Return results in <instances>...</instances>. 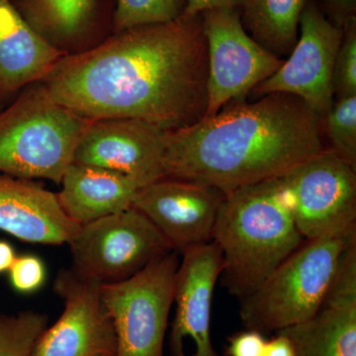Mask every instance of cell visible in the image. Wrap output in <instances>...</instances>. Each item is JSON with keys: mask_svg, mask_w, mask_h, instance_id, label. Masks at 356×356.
<instances>
[{"mask_svg": "<svg viewBox=\"0 0 356 356\" xmlns=\"http://www.w3.org/2000/svg\"><path fill=\"white\" fill-rule=\"evenodd\" d=\"M280 181L306 241L356 232L355 168L332 149L295 166Z\"/></svg>", "mask_w": 356, "mask_h": 356, "instance_id": "ba28073f", "label": "cell"}, {"mask_svg": "<svg viewBox=\"0 0 356 356\" xmlns=\"http://www.w3.org/2000/svg\"><path fill=\"white\" fill-rule=\"evenodd\" d=\"M166 134L138 119L92 120L77 144L72 163L123 173L140 188L163 177Z\"/></svg>", "mask_w": 356, "mask_h": 356, "instance_id": "7c38bea8", "label": "cell"}, {"mask_svg": "<svg viewBox=\"0 0 356 356\" xmlns=\"http://www.w3.org/2000/svg\"><path fill=\"white\" fill-rule=\"evenodd\" d=\"M212 241L222 252V285L240 301L259 289L306 242L295 224L280 177L227 194Z\"/></svg>", "mask_w": 356, "mask_h": 356, "instance_id": "3957f363", "label": "cell"}, {"mask_svg": "<svg viewBox=\"0 0 356 356\" xmlns=\"http://www.w3.org/2000/svg\"><path fill=\"white\" fill-rule=\"evenodd\" d=\"M278 332L296 356H356V301L327 302L313 318Z\"/></svg>", "mask_w": 356, "mask_h": 356, "instance_id": "d6986e66", "label": "cell"}, {"mask_svg": "<svg viewBox=\"0 0 356 356\" xmlns=\"http://www.w3.org/2000/svg\"><path fill=\"white\" fill-rule=\"evenodd\" d=\"M30 25L47 40L72 43L112 28L113 0H11Z\"/></svg>", "mask_w": 356, "mask_h": 356, "instance_id": "ac0fdd59", "label": "cell"}, {"mask_svg": "<svg viewBox=\"0 0 356 356\" xmlns=\"http://www.w3.org/2000/svg\"><path fill=\"white\" fill-rule=\"evenodd\" d=\"M201 16L208 46V102L203 117L208 118L266 81L285 60L250 36L238 9H212Z\"/></svg>", "mask_w": 356, "mask_h": 356, "instance_id": "9c48e42d", "label": "cell"}, {"mask_svg": "<svg viewBox=\"0 0 356 356\" xmlns=\"http://www.w3.org/2000/svg\"><path fill=\"white\" fill-rule=\"evenodd\" d=\"M69 245L72 268L102 284L127 280L175 250L153 222L134 207L81 225Z\"/></svg>", "mask_w": 356, "mask_h": 356, "instance_id": "52a82bcc", "label": "cell"}, {"mask_svg": "<svg viewBox=\"0 0 356 356\" xmlns=\"http://www.w3.org/2000/svg\"><path fill=\"white\" fill-rule=\"evenodd\" d=\"M321 120L305 102L287 93L229 102L214 116L166 134L163 177L227 195L282 177L324 151Z\"/></svg>", "mask_w": 356, "mask_h": 356, "instance_id": "7a4b0ae2", "label": "cell"}, {"mask_svg": "<svg viewBox=\"0 0 356 356\" xmlns=\"http://www.w3.org/2000/svg\"><path fill=\"white\" fill-rule=\"evenodd\" d=\"M48 320V316L32 310L0 314V356H32Z\"/></svg>", "mask_w": 356, "mask_h": 356, "instance_id": "44dd1931", "label": "cell"}, {"mask_svg": "<svg viewBox=\"0 0 356 356\" xmlns=\"http://www.w3.org/2000/svg\"><path fill=\"white\" fill-rule=\"evenodd\" d=\"M92 120L51 99L41 83L0 111V173L60 184Z\"/></svg>", "mask_w": 356, "mask_h": 356, "instance_id": "277c9868", "label": "cell"}, {"mask_svg": "<svg viewBox=\"0 0 356 356\" xmlns=\"http://www.w3.org/2000/svg\"><path fill=\"white\" fill-rule=\"evenodd\" d=\"M343 39L334 62V96L356 95V16L344 23Z\"/></svg>", "mask_w": 356, "mask_h": 356, "instance_id": "cb8c5ba5", "label": "cell"}, {"mask_svg": "<svg viewBox=\"0 0 356 356\" xmlns=\"http://www.w3.org/2000/svg\"><path fill=\"white\" fill-rule=\"evenodd\" d=\"M175 275L177 304L170 331L172 356H219L211 339V306L222 273L221 250L215 242L182 252Z\"/></svg>", "mask_w": 356, "mask_h": 356, "instance_id": "5bb4252c", "label": "cell"}, {"mask_svg": "<svg viewBox=\"0 0 356 356\" xmlns=\"http://www.w3.org/2000/svg\"><path fill=\"white\" fill-rule=\"evenodd\" d=\"M178 255L172 250L127 280L102 285L116 332L117 356H163Z\"/></svg>", "mask_w": 356, "mask_h": 356, "instance_id": "8992f818", "label": "cell"}, {"mask_svg": "<svg viewBox=\"0 0 356 356\" xmlns=\"http://www.w3.org/2000/svg\"><path fill=\"white\" fill-rule=\"evenodd\" d=\"M243 0H187L182 16L193 17L216 8H233L240 10Z\"/></svg>", "mask_w": 356, "mask_h": 356, "instance_id": "4316f807", "label": "cell"}, {"mask_svg": "<svg viewBox=\"0 0 356 356\" xmlns=\"http://www.w3.org/2000/svg\"><path fill=\"white\" fill-rule=\"evenodd\" d=\"M60 184L58 203L65 215L81 226L132 207L140 188L123 173L74 163L65 170Z\"/></svg>", "mask_w": 356, "mask_h": 356, "instance_id": "e0dca14e", "label": "cell"}, {"mask_svg": "<svg viewBox=\"0 0 356 356\" xmlns=\"http://www.w3.org/2000/svg\"><path fill=\"white\" fill-rule=\"evenodd\" d=\"M262 356H296L290 339L281 332H275L273 339H267Z\"/></svg>", "mask_w": 356, "mask_h": 356, "instance_id": "f1b7e54d", "label": "cell"}, {"mask_svg": "<svg viewBox=\"0 0 356 356\" xmlns=\"http://www.w3.org/2000/svg\"><path fill=\"white\" fill-rule=\"evenodd\" d=\"M327 11L334 17V24L343 27L350 18L355 17L356 0H324Z\"/></svg>", "mask_w": 356, "mask_h": 356, "instance_id": "83f0119b", "label": "cell"}, {"mask_svg": "<svg viewBox=\"0 0 356 356\" xmlns=\"http://www.w3.org/2000/svg\"><path fill=\"white\" fill-rule=\"evenodd\" d=\"M325 118L332 151L356 168V95L337 98Z\"/></svg>", "mask_w": 356, "mask_h": 356, "instance_id": "603a6c76", "label": "cell"}, {"mask_svg": "<svg viewBox=\"0 0 356 356\" xmlns=\"http://www.w3.org/2000/svg\"><path fill=\"white\" fill-rule=\"evenodd\" d=\"M9 273V281L16 292L31 294L43 287L47 278L46 266L40 257L24 254L16 257Z\"/></svg>", "mask_w": 356, "mask_h": 356, "instance_id": "d4e9b609", "label": "cell"}, {"mask_svg": "<svg viewBox=\"0 0 356 356\" xmlns=\"http://www.w3.org/2000/svg\"><path fill=\"white\" fill-rule=\"evenodd\" d=\"M187 0H116L112 20L113 33L138 26L158 24L177 19Z\"/></svg>", "mask_w": 356, "mask_h": 356, "instance_id": "7402d4cb", "label": "cell"}, {"mask_svg": "<svg viewBox=\"0 0 356 356\" xmlns=\"http://www.w3.org/2000/svg\"><path fill=\"white\" fill-rule=\"evenodd\" d=\"M343 34V28L334 24L310 0L302 13L298 41L289 58L275 74L252 89L254 95L297 96L325 117L334 103L332 77Z\"/></svg>", "mask_w": 356, "mask_h": 356, "instance_id": "30bf717a", "label": "cell"}, {"mask_svg": "<svg viewBox=\"0 0 356 356\" xmlns=\"http://www.w3.org/2000/svg\"><path fill=\"white\" fill-rule=\"evenodd\" d=\"M356 232L306 241L250 296L241 300L245 330L264 336L313 318L322 308L341 255Z\"/></svg>", "mask_w": 356, "mask_h": 356, "instance_id": "5b68a950", "label": "cell"}, {"mask_svg": "<svg viewBox=\"0 0 356 356\" xmlns=\"http://www.w3.org/2000/svg\"><path fill=\"white\" fill-rule=\"evenodd\" d=\"M225 196L213 187L163 177L138 189L132 207L153 222L180 254L212 242Z\"/></svg>", "mask_w": 356, "mask_h": 356, "instance_id": "4fadbf2b", "label": "cell"}, {"mask_svg": "<svg viewBox=\"0 0 356 356\" xmlns=\"http://www.w3.org/2000/svg\"><path fill=\"white\" fill-rule=\"evenodd\" d=\"M65 56L30 25L11 0H0V95L43 81Z\"/></svg>", "mask_w": 356, "mask_h": 356, "instance_id": "2e32d148", "label": "cell"}, {"mask_svg": "<svg viewBox=\"0 0 356 356\" xmlns=\"http://www.w3.org/2000/svg\"><path fill=\"white\" fill-rule=\"evenodd\" d=\"M310 0H243L241 21L250 36L281 58L299 38L300 19Z\"/></svg>", "mask_w": 356, "mask_h": 356, "instance_id": "ffe728a7", "label": "cell"}, {"mask_svg": "<svg viewBox=\"0 0 356 356\" xmlns=\"http://www.w3.org/2000/svg\"><path fill=\"white\" fill-rule=\"evenodd\" d=\"M40 83L54 102L88 120L138 119L168 132L188 127L207 108L202 16L113 33L65 55Z\"/></svg>", "mask_w": 356, "mask_h": 356, "instance_id": "6da1fadb", "label": "cell"}, {"mask_svg": "<svg viewBox=\"0 0 356 356\" xmlns=\"http://www.w3.org/2000/svg\"><path fill=\"white\" fill-rule=\"evenodd\" d=\"M79 228L57 194L34 180L0 173V231L22 242L60 245H69Z\"/></svg>", "mask_w": 356, "mask_h": 356, "instance_id": "9a60e30c", "label": "cell"}, {"mask_svg": "<svg viewBox=\"0 0 356 356\" xmlns=\"http://www.w3.org/2000/svg\"><path fill=\"white\" fill-rule=\"evenodd\" d=\"M16 257L17 255L11 243L6 241H0V274L10 270Z\"/></svg>", "mask_w": 356, "mask_h": 356, "instance_id": "f546056e", "label": "cell"}, {"mask_svg": "<svg viewBox=\"0 0 356 356\" xmlns=\"http://www.w3.org/2000/svg\"><path fill=\"white\" fill-rule=\"evenodd\" d=\"M102 283L62 269L54 292L65 310L39 337L32 356H117L113 321L102 301Z\"/></svg>", "mask_w": 356, "mask_h": 356, "instance_id": "8fae6325", "label": "cell"}, {"mask_svg": "<svg viewBox=\"0 0 356 356\" xmlns=\"http://www.w3.org/2000/svg\"><path fill=\"white\" fill-rule=\"evenodd\" d=\"M228 341L227 356H262L267 339L261 332L245 330L229 337Z\"/></svg>", "mask_w": 356, "mask_h": 356, "instance_id": "484cf974", "label": "cell"}, {"mask_svg": "<svg viewBox=\"0 0 356 356\" xmlns=\"http://www.w3.org/2000/svg\"><path fill=\"white\" fill-rule=\"evenodd\" d=\"M0 96H1V95H0Z\"/></svg>", "mask_w": 356, "mask_h": 356, "instance_id": "4dcf8cb0", "label": "cell"}]
</instances>
